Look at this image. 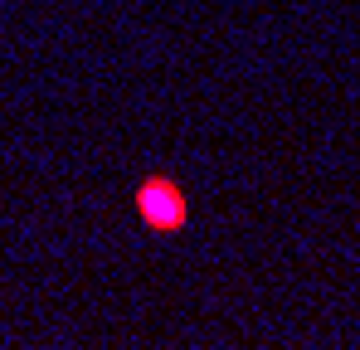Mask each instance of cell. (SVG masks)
Here are the masks:
<instances>
[{
  "mask_svg": "<svg viewBox=\"0 0 360 350\" xmlns=\"http://www.w3.org/2000/svg\"><path fill=\"white\" fill-rule=\"evenodd\" d=\"M146 209H151V214H156L161 224H171V219L180 214V205H176V200H166L161 190H146Z\"/></svg>",
  "mask_w": 360,
  "mask_h": 350,
  "instance_id": "cell-1",
  "label": "cell"
}]
</instances>
